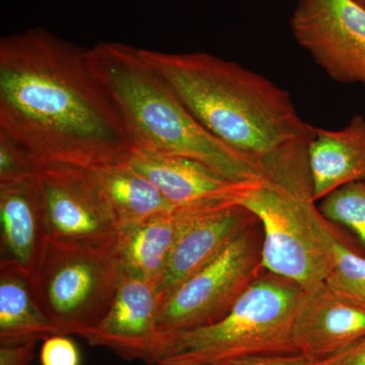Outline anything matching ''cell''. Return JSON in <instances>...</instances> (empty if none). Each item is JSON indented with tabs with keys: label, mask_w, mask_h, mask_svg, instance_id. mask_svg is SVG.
Returning <instances> with one entry per match:
<instances>
[{
	"label": "cell",
	"mask_w": 365,
	"mask_h": 365,
	"mask_svg": "<svg viewBox=\"0 0 365 365\" xmlns=\"http://www.w3.org/2000/svg\"><path fill=\"white\" fill-rule=\"evenodd\" d=\"M86 53L42 28L0 41V131L37 168L93 169L123 162L133 151Z\"/></svg>",
	"instance_id": "1"
},
{
	"label": "cell",
	"mask_w": 365,
	"mask_h": 365,
	"mask_svg": "<svg viewBox=\"0 0 365 365\" xmlns=\"http://www.w3.org/2000/svg\"><path fill=\"white\" fill-rule=\"evenodd\" d=\"M140 49L196 119L264 174L307 160L313 125L270 79L208 53Z\"/></svg>",
	"instance_id": "2"
},
{
	"label": "cell",
	"mask_w": 365,
	"mask_h": 365,
	"mask_svg": "<svg viewBox=\"0 0 365 365\" xmlns=\"http://www.w3.org/2000/svg\"><path fill=\"white\" fill-rule=\"evenodd\" d=\"M86 54L121 115L133 150L192 158L232 181L265 180L259 163L216 138L196 119L140 48L101 42Z\"/></svg>",
	"instance_id": "3"
},
{
	"label": "cell",
	"mask_w": 365,
	"mask_h": 365,
	"mask_svg": "<svg viewBox=\"0 0 365 365\" xmlns=\"http://www.w3.org/2000/svg\"><path fill=\"white\" fill-rule=\"evenodd\" d=\"M304 288L265 271L220 321L163 334L153 364L217 365L266 355L299 354L292 324Z\"/></svg>",
	"instance_id": "4"
},
{
	"label": "cell",
	"mask_w": 365,
	"mask_h": 365,
	"mask_svg": "<svg viewBox=\"0 0 365 365\" xmlns=\"http://www.w3.org/2000/svg\"><path fill=\"white\" fill-rule=\"evenodd\" d=\"M314 198L311 175L265 179L237 199L260 222L262 264L268 272L311 289L332 270L337 232Z\"/></svg>",
	"instance_id": "5"
},
{
	"label": "cell",
	"mask_w": 365,
	"mask_h": 365,
	"mask_svg": "<svg viewBox=\"0 0 365 365\" xmlns=\"http://www.w3.org/2000/svg\"><path fill=\"white\" fill-rule=\"evenodd\" d=\"M121 274L115 244L48 237L31 281L41 309L59 335L81 336L107 314Z\"/></svg>",
	"instance_id": "6"
},
{
	"label": "cell",
	"mask_w": 365,
	"mask_h": 365,
	"mask_svg": "<svg viewBox=\"0 0 365 365\" xmlns=\"http://www.w3.org/2000/svg\"><path fill=\"white\" fill-rule=\"evenodd\" d=\"M263 232L255 223L215 260L192 275L160 302L158 331L192 330L220 321L265 272L262 264Z\"/></svg>",
	"instance_id": "7"
},
{
	"label": "cell",
	"mask_w": 365,
	"mask_h": 365,
	"mask_svg": "<svg viewBox=\"0 0 365 365\" xmlns=\"http://www.w3.org/2000/svg\"><path fill=\"white\" fill-rule=\"evenodd\" d=\"M290 29L329 78L365 85V9L353 0H299Z\"/></svg>",
	"instance_id": "8"
},
{
	"label": "cell",
	"mask_w": 365,
	"mask_h": 365,
	"mask_svg": "<svg viewBox=\"0 0 365 365\" xmlns=\"http://www.w3.org/2000/svg\"><path fill=\"white\" fill-rule=\"evenodd\" d=\"M48 235L61 241L114 245L118 227L91 169L37 168Z\"/></svg>",
	"instance_id": "9"
},
{
	"label": "cell",
	"mask_w": 365,
	"mask_h": 365,
	"mask_svg": "<svg viewBox=\"0 0 365 365\" xmlns=\"http://www.w3.org/2000/svg\"><path fill=\"white\" fill-rule=\"evenodd\" d=\"M160 307L155 285L122 269L107 314L79 337L91 346L109 348L122 359L153 364L162 337L158 326Z\"/></svg>",
	"instance_id": "10"
},
{
	"label": "cell",
	"mask_w": 365,
	"mask_h": 365,
	"mask_svg": "<svg viewBox=\"0 0 365 365\" xmlns=\"http://www.w3.org/2000/svg\"><path fill=\"white\" fill-rule=\"evenodd\" d=\"M248 209L232 203L199 204L178 237L157 290L160 302L173 289L215 260L258 222Z\"/></svg>",
	"instance_id": "11"
},
{
	"label": "cell",
	"mask_w": 365,
	"mask_h": 365,
	"mask_svg": "<svg viewBox=\"0 0 365 365\" xmlns=\"http://www.w3.org/2000/svg\"><path fill=\"white\" fill-rule=\"evenodd\" d=\"M292 336L299 354L322 361L365 338V311L341 299L322 283L302 292Z\"/></svg>",
	"instance_id": "12"
},
{
	"label": "cell",
	"mask_w": 365,
	"mask_h": 365,
	"mask_svg": "<svg viewBox=\"0 0 365 365\" xmlns=\"http://www.w3.org/2000/svg\"><path fill=\"white\" fill-rule=\"evenodd\" d=\"M126 160L148 178L175 207L215 202L235 204L245 191L257 184L232 181L208 165L181 155L133 150Z\"/></svg>",
	"instance_id": "13"
},
{
	"label": "cell",
	"mask_w": 365,
	"mask_h": 365,
	"mask_svg": "<svg viewBox=\"0 0 365 365\" xmlns=\"http://www.w3.org/2000/svg\"><path fill=\"white\" fill-rule=\"evenodd\" d=\"M1 260L16 262L32 275L47 242L44 198L37 172L0 184Z\"/></svg>",
	"instance_id": "14"
},
{
	"label": "cell",
	"mask_w": 365,
	"mask_h": 365,
	"mask_svg": "<svg viewBox=\"0 0 365 365\" xmlns=\"http://www.w3.org/2000/svg\"><path fill=\"white\" fill-rule=\"evenodd\" d=\"M307 158L316 201L345 185L365 182V117L357 115L338 130L313 126Z\"/></svg>",
	"instance_id": "15"
},
{
	"label": "cell",
	"mask_w": 365,
	"mask_h": 365,
	"mask_svg": "<svg viewBox=\"0 0 365 365\" xmlns=\"http://www.w3.org/2000/svg\"><path fill=\"white\" fill-rule=\"evenodd\" d=\"M197 205L175 207L169 212L118 228L115 248L125 272L157 287L178 237Z\"/></svg>",
	"instance_id": "16"
},
{
	"label": "cell",
	"mask_w": 365,
	"mask_h": 365,
	"mask_svg": "<svg viewBox=\"0 0 365 365\" xmlns=\"http://www.w3.org/2000/svg\"><path fill=\"white\" fill-rule=\"evenodd\" d=\"M59 335L41 309L30 274L16 262L0 261V344L37 342Z\"/></svg>",
	"instance_id": "17"
},
{
	"label": "cell",
	"mask_w": 365,
	"mask_h": 365,
	"mask_svg": "<svg viewBox=\"0 0 365 365\" xmlns=\"http://www.w3.org/2000/svg\"><path fill=\"white\" fill-rule=\"evenodd\" d=\"M91 170L118 228L175 208L160 190L126 160Z\"/></svg>",
	"instance_id": "18"
},
{
	"label": "cell",
	"mask_w": 365,
	"mask_h": 365,
	"mask_svg": "<svg viewBox=\"0 0 365 365\" xmlns=\"http://www.w3.org/2000/svg\"><path fill=\"white\" fill-rule=\"evenodd\" d=\"M324 283L341 299L365 311V258L340 237L334 247L332 270Z\"/></svg>",
	"instance_id": "19"
},
{
	"label": "cell",
	"mask_w": 365,
	"mask_h": 365,
	"mask_svg": "<svg viewBox=\"0 0 365 365\" xmlns=\"http://www.w3.org/2000/svg\"><path fill=\"white\" fill-rule=\"evenodd\" d=\"M322 215L349 228L365 247V182H351L322 199Z\"/></svg>",
	"instance_id": "20"
},
{
	"label": "cell",
	"mask_w": 365,
	"mask_h": 365,
	"mask_svg": "<svg viewBox=\"0 0 365 365\" xmlns=\"http://www.w3.org/2000/svg\"><path fill=\"white\" fill-rule=\"evenodd\" d=\"M37 172V165L23 148L0 131V184L26 179Z\"/></svg>",
	"instance_id": "21"
},
{
	"label": "cell",
	"mask_w": 365,
	"mask_h": 365,
	"mask_svg": "<svg viewBox=\"0 0 365 365\" xmlns=\"http://www.w3.org/2000/svg\"><path fill=\"white\" fill-rule=\"evenodd\" d=\"M40 359L42 365H81L78 347L66 335H54L45 339Z\"/></svg>",
	"instance_id": "22"
},
{
	"label": "cell",
	"mask_w": 365,
	"mask_h": 365,
	"mask_svg": "<svg viewBox=\"0 0 365 365\" xmlns=\"http://www.w3.org/2000/svg\"><path fill=\"white\" fill-rule=\"evenodd\" d=\"M36 343L0 345V365H32Z\"/></svg>",
	"instance_id": "23"
},
{
	"label": "cell",
	"mask_w": 365,
	"mask_h": 365,
	"mask_svg": "<svg viewBox=\"0 0 365 365\" xmlns=\"http://www.w3.org/2000/svg\"><path fill=\"white\" fill-rule=\"evenodd\" d=\"M314 362L302 354L266 355L247 357L217 365H313Z\"/></svg>",
	"instance_id": "24"
},
{
	"label": "cell",
	"mask_w": 365,
	"mask_h": 365,
	"mask_svg": "<svg viewBox=\"0 0 365 365\" xmlns=\"http://www.w3.org/2000/svg\"><path fill=\"white\" fill-rule=\"evenodd\" d=\"M313 365H365V338L344 351L322 361L314 362Z\"/></svg>",
	"instance_id": "25"
},
{
	"label": "cell",
	"mask_w": 365,
	"mask_h": 365,
	"mask_svg": "<svg viewBox=\"0 0 365 365\" xmlns=\"http://www.w3.org/2000/svg\"><path fill=\"white\" fill-rule=\"evenodd\" d=\"M353 1L356 2L357 4H359L360 6L365 9V0H353Z\"/></svg>",
	"instance_id": "26"
},
{
	"label": "cell",
	"mask_w": 365,
	"mask_h": 365,
	"mask_svg": "<svg viewBox=\"0 0 365 365\" xmlns=\"http://www.w3.org/2000/svg\"><path fill=\"white\" fill-rule=\"evenodd\" d=\"M163 365H190V364H163Z\"/></svg>",
	"instance_id": "27"
}]
</instances>
